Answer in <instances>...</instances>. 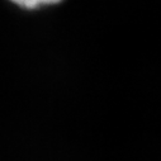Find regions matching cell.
I'll return each instance as SVG.
<instances>
[{
  "mask_svg": "<svg viewBox=\"0 0 161 161\" xmlns=\"http://www.w3.org/2000/svg\"><path fill=\"white\" fill-rule=\"evenodd\" d=\"M7 2L22 12H37L50 7H56L64 0H7Z\"/></svg>",
  "mask_w": 161,
  "mask_h": 161,
  "instance_id": "obj_1",
  "label": "cell"
}]
</instances>
